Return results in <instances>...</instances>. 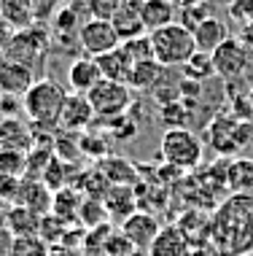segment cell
<instances>
[{"instance_id": "1", "label": "cell", "mask_w": 253, "mask_h": 256, "mask_svg": "<svg viewBox=\"0 0 253 256\" xmlns=\"http://www.w3.org/2000/svg\"><path fill=\"white\" fill-rule=\"evenodd\" d=\"M65 100H67V89L57 84L54 78H38L22 98L27 119L32 122V127H43V130L59 127V114H62Z\"/></svg>"}, {"instance_id": "2", "label": "cell", "mask_w": 253, "mask_h": 256, "mask_svg": "<svg viewBox=\"0 0 253 256\" xmlns=\"http://www.w3.org/2000/svg\"><path fill=\"white\" fill-rule=\"evenodd\" d=\"M159 156L165 159V164L170 168L189 172L197 170L205 159V143L197 132H191L189 127L181 130H167L159 140Z\"/></svg>"}, {"instance_id": "3", "label": "cell", "mask_w": 253, "mask_h": 256, "mask_svg": "<svg viewBox=\"0 0 253 256\" xmlns=\"http://www.w3.org/2000/svg\"><path fill=\"white\" fill-rule=\"evenodd\" d=\"M154 44V60L165 68H181L197 52V38L189 27L173 22L156 32H148Z\"/></svg>"}, {"instance_id": "4", "label": "cell", "mask_w": 253, "mask_h": 256, "mask_svg": "<svg viewBox=\"0 0 253 256\" xmlns=\"http://www.w3.org/2000/svg\"><path fill=\"white\" fill-rule=\"evenodd\" d=\"M208 143L210 148L216 151L218 156H232L240 154L245 146L253 143V122L237 119V116H216L213 122L208 124Z\"/></svg>"}, {"instance_id": "5", "label": "cell", "mask_w": 253, "mask_h": 256, "mask_svg": "<svg viewBox=\"0 0 253 256\" xmlns=\"http://www.w3.org/2000/svg\"><path fill=\"white\" fill-rule=\"evenodd\" d=\"M51 49V32L46 30L43 24H32L27 30H16L8 40V49H5L3 57L5 60H13V62H22L27 68H35L40 65V60L49 54Z\"/></svg>"}, {"instance_id": "6", "label": "cell", "mask_w": 253, "mask_h": 256, "mask_svg": "<svg viewBox=\"0 0 253 256\" xmlns=\"http://www.w3.org/2000/svg\"><path fill=\"white\" fill-rule=\"evenodd\" d=\"M86 98L92 102L94 116H97L100 122H113V119H119V116H124L129 110V106H132V89L127 84H119V81L102 78Z\"/></svg>"}, {"instance_id": "7", "label": "cell", "mask_w": 253, "mask_h": 256, "mask_svg": "<svg viewBox=\"0 0 253 256\" xmlns=\"http://www.w3.org/2000/svg\"><path fill=\"white\" fill-rule=\"evenodd\" d=\"M251 62H253V57H251L248 46H245L240 38H227L213 52L216 76H221L227 84H232V81L237 84V81L251 70Z\"/></svg>"}, {"instance_id": "8", "label": "cell", "mask_w": 253, "mask_h": 256, "mask_svg": "<svg viewBox=\"0 0 253 256\" xmlns=\"http://www.w3.org/2000/svg\"><path fill=\"white\" fill-rule=\"evenodd\" d=\"M78 46L89 57H100L105 52H113L121 46V38L116 32L113 22L108 19H86L78 27Z\"/></svg>"}, {"instance_id": "9", "label": "cell", "mask_w": 253, "mask_h": 256, "mask_svg": "<svg viewBox=\"0 0 253 256\" xmlns=\"http://www.w3.org/2000/svg\"><path fill=\"white\" fill-rule=\"evenodd\" d=\"M121 232H124V238L132 243V248L148 251V248L154 246L156 234L162 232V224H159V218H156L154 213L135 210L127 221H121Z\"/></svg>"}, {"instance_id": "10", "label": "cell", "mask_w": 253, "mask_h": 256, "mask_svg": "<svg viewBox=\"0 0 253 256\" xmlns=\"http://www.w3.org/2000/svg\"><path fill=\"white\" fill-rule=\"evenodd\" d=\"M94 108L89 102L86 94H76V92H67V100L62 106V114H59V127L65 132H86L89 127L94 124Z\"/></svg>"}, {"instance_id": "11", "label": "cell", "mask_w": 253, "mask_h": 256, "mask_svg": "<svg viewBox=\"0 0 253 256\" xmlns=\"http://www.w3.org/2000/svg\"><path fill=\"white\" fill-rule=\"evenodd\" d=\"M35 70L32 68L22 65V62H13L0 57V94H16V98H24L27 89L35 84Z\"/></svg>"}, {"instance_id": "12", "label": "cell", "mask_w": 253, "mask_h": 256, "mask_svg": "<svg viewBox=\"0 0 253 256\" xmlns=\"http://www.w3.org/2000/svg\"><path fill=\"white\" fill-rule=\"evenodd\" d=\"M100 81H102L100 65H97V60L89 57V54L76 57L70 62V68H67V86H70V92H76V94H89Z\"/></svg>"}, {"instance_id": "13", "label": "cell", "mask_w": 253, "mask_h": 256, "mask_svg": "<svg viewBox=\"0 0 253 256\" xmlns=\"http://www.w3.org/2000/svg\"><path fill=\"white\" fill-rule=\"evenodd\" d=\"M0 19L16 30H27L38 22V3L35 0H0Z\"/></svg>"}, {"instance_id": "14", "label": "cell", "mask_w": 253, "mask_h": 256, "mask_svg": "<svg viewBox=\"0 0 253 256\" xmlns=\"http://www.w3.org/2000/svg\"><path fill=\"white\" fill-rule=\"evenodd\" d=\"M148 256H191V243L181 226H162Z\"/></svg>"}, {"instance_id": "15", "label": "cell", "mask_w": 253, "mask_h": 256, "mask_svg": "<svg viewBox=\"0 0 253 256\" xmlns=\"http://www.w3.org/2000/svg\"><path fill=\"white\" fill-rule=\"evenodd\" d=\"M102 202H105L108 216L116 218V221H127L135 210H140L138 208V194H135L132 186H111L108 194L102 197Z\"/></svg>"}, {"instance_id": "16", "label": "cell", "mask_w": 253, "mask_h": 256, "mask_svg": "<svg viewBox=\"0 0 253 256\" xmlns=\"http://www.w3.org/2000/svg\"><path fill=\"white\" fill-rule=\"evenodd\" d=\"M227 189L235 197L253 200V159L237 156L227 168Z\"/></svg>"}, {"instance_id": "17", "label": "cell", "mask_w": 253, "mask_h": 256, "mask_svg": "<svg viewBox=\"0 0 253 256\" xmlns=\"http://www.w3.org/2000/svg\"><path fill=\"white\" fill-rule=\"evenodd\" d=\"M94 60H97V65H100L102 78L119 81V84H127L129 73H132V68H135V62L129 60V54L121 49V46H119V49H113V52L100 54V57H94Z\"/></svg>"}, {"instance_id": "18", "label": "cell", "mask_w": 253, "mask_h": 256, "mask_svg": "<svg viewBox=\"0 0 253 256\" xmlns=\"http://www.w3.org/2000/svg\"><path fill=\"white\" fill-rule=\"evenodd\" d=\"M165 73H167V68H165V65H159L156 60L135 62L132 73H129L127 86L132 89V92H148V94H151L154 89H156V84H159V81L165 78Z\"/></svg>"}, {"instance_id": "19", "label": "cell", "mask_w": 253, "mask_h": 256, "mask_svg": "<svg viewBox=\"0 0 253 256\" xmlns=\"http://www.w3.org/2000/svg\"><path fill=\"white\" fill-rule=\"evenodd\" d=\"M140 19H143L146 32H156L162 27L178 22V8L170 0H146L140 8Z\"/></svg>"}, {"instance_id": "20", "label": "cell", "mask_w": 253, "mask_h": 256, "mask_svg": "<svg viewBox=\"0 0 253 256\" xmlns=\"http://www.w3.org/2000/svg\"><path fill=\"white\" fill-rule=\"evenodd\" d=\"M51 202H54V192L46 186L40 178H32V181H22V192H19V202L16 205H24L30 210L40 213H51Z\"/></svg>"}, {"instance_id": "21", "label": "cell", "mask_w": 253, "mask_h": 256, "mask_svg": "<svg viewBox=\"0 0 253 256\" xmlns=\"http://www.w3.org/2000/svg\"><path fill=\"white\" fill-rule=\"evenodd\" d=\"M194 38H197V49L200 52H210L213 54L224 40L229 38V27L227 22H221L218 16H208L205 22L194 30Z\"/></svg>"}, {"instance_id": "22", "label": "cell", "mask_w": 253, "mask_h": 256, "mask_svg": "<svg viewBox=\"0 0 253 256\" xmlns=\"http://www.w3.org/2000/svg\"><path fill=\"white\" fill-rule=\"evenodd\" d=\"M97 170L105 176V181L111 186H132L138 181V170L132 168V162L121 156H102Z\"/></svg>"}, {"instance_id": "23", "label": "cell", "mask_w": 253, "mask_h": 256, "mask_svg": "<svg viewBox=\"0 0 253 256\" xmlns=\"http://www.w3.org/2000/svg\"><path fill=\"white\" fill-rule=\"evenodd\" d=\"M40 221L43 216L24 205H13L11 208V216H8V234L11 238H30V234H38L40 232Z\"/></svg>"}, {"instance_id": "24", "label": "cell", "mask_w": 253, "mask_h": 256, "mask_svg": "<svg viewBox=\"0 0 253 256\" xmlns=\"http://www.w3.org/2000/svg\"><path fill=\"white\" fill-rule=\"evenodd\" d=\"M0 146L5 148H30L32 146V130L24 127L19 119L0 122Z\"/></svg>"}, {"instance_id": "25", "label": "cell", "mask_w": 253, "mask_h": 256, "mask_svg": "<svg viewBox=\"0 0 253 256\" xmlns=\"http://www.w3.org/2000/svg\"><path fill=\"white\" fill-rule=\"evenodd\" d=\"M194 108H197V100L181 98V100H175V102L162 106L159 119H162V124H165L167 130H181V127H186V124L191 122V110H194Z\"/></svg>"}, {"instance_id": "26", "label": "cell", "mask_w": 253, "mask_h": 256, "mask_svg": "<svg viewBox=\"0 0 253 256\" xmlns=\"http://www.w3.org/2000/svg\"><path fill=\"white\" fill-rule=\"evenodd\" d=\"M183 76L191 81H200V84H205L208 78H213L216 76V65H213V54L210 52H200L197 49L191 57L183 62Z\"/></svg>"}, {"instance_id": "27", "label": "cell", "mask_w": 253, "mask_h": 256, "mask_svg": "<svg viewBox=\"0 0 253 256\" xmlns=\"http://www.w3.org/2000/svg\"><path fill=\"white\" fill-rule=\"evenodd\" d=\"M111 22H113V27H116V32H119L121 44H124V40H129V38L146 36L143 19H140V14H135V11H119V14L111 19Z\"/></svg>"}, {"instance_id": "28", "label": "cell", "mask_w": 253, "mask_h": 256, "mask_svg": "<svg viewBox=\"0 0 253 256\" xmlns=\"http://www.w3.org/2000/svg\"><path fill=\"white\" fill-rule=\"evenodd\" d=\"M27 168V151L24 148H0V176L22 178Z\"/></svg>"}, {"instance_id": "29", "label": "cell", "mask_w": 253, "mask_h": 256, "mask_svg": "<svg viewBox=\"0 0 253 256\" xmlns=\"http://www.w3.org/2000/svg\"><path fill=\"white\" fill-rule=\"evenodd\" d=\"M8 256H49V243L40 234L11 238V254Z\"/></svg>"}, {"instance_id": "30", "label": "cell", "mask_w": 253, "mask_h": 256, "mask_svg": "<svg viewBox=\"0 0 253 256\" xmlns=\"http://www.w3.org/2000/svg\"><path fill=\"white\" fill-rule=\"evenodd\" d=\"M78 218L84 221L89 230H94V226H102L108 218V210H105V202L102 200H94V197H86L81 200V208H78Z\"/></svg>"}, {"instance_id": "31", "label": "cell", "mask_w": 253, "mask_h": 256, "mask_svg": "<svg viewBox=\"0 0 253 256\" xmlns=\"http://www.w3.org/2000/svg\"><path fill=\"white\" fill-rule=\"evenodd\" d=\"M121 49L129 54L132 62H146V60H154V44H151V36H138V38H129L121 44Z\"/></svg>"}, {"instance_id": "32", "label": "cell", "mask_w": 253, "mask_h": 256, "mask_svg": "<svg viewBox=\"0 0 253 256\" xmlns=\"http://www.w3.org/2000/svg\"><path fill=\"white\" fill-rule=\"evenodd\" d=\"M208 16H213V8H210V0H205V3H197V6H191V8H183V11H178V22H181L183 27H189L191 32L200 27Z\"/></svg>"}, {"instance_id": "33", "label": "cell", "mask_w": 253, "mask_h": 256, "mask_svg": "<svg viewBox=\"0 0 253 256\" xmlns=\"http://www.w3.org/2000/svg\"><path fill=\"white\" fill-rule=\"evenodd\" d=\"M89 19H111L119 14V0H86Z\"/></svg>"}, {"instance_id": "34", "label": "cell", "mask_w": 253, "mask_h": 256, "mask_svg": "<svg viewBox=\"0 0 253 256\" xmlns=\"http://www.w3.org/2000/svg\"><path fill=\"white\" fill-rule=\"evenodd\" d=\"M108 130H111V135L116 140H132L135 135H138V124L124 119V116H119V119L108 122Z\"/></svg>"}, {"instance_id": "35", "label": "cell", "mask_w": 253, "mask_h": 256, "mask_svg": "<svg viewBox=\"0 0 253 256\" xmlns=\"http://www.w3.org/2000/svg\"><path fill=\"white\" fill-rule=\"evenodd\" d=\"M19 192H22V178L0 176V197L8 200L11 205H16L19 202Z\"/></svg>"}, {"instance_id": "36", "label": "cell", "mask_w": 253, "mask_h": 256, "mask_svg": "<svg viewBox=\"0 0 253 256\" xmlns=\"http://www.w3.org/2000/svg\"><path fill=\"white\" fill-rule=\"evenodd\" d=\"M78 148L84 151V154H92V156H105V140L102 138H94L92 132H84V135H78Z\"/></svg>"}, {"instance_id": "37", "label": "cell", "mask_w": 253, "mask_h": 256, "mask_svg": "<svg viewBox=\"0 0 253 256\" xmlns=\"http://www.w3.org/2000/svg\"><path fill=\"white\" fill-rule=\"evenodd\" d=\"M19 110H24V102L16 94H0V114H3V119H19Z\"/></svg>"}, {"instance_id": "38", "label": "cell", "mask_w": 253, "mask_h": 256, "mask_svg": "<svg viewBox=\"0 0 253 256\" xmlns=\"http://www.w3.org/2000/svg\"><path fill=\"white\" fill-rule=\"evenodd\" d=\"M11 36H13V30H11V27L3 22V19H0V57L5 54V49H8V40H11Z\"/></svg>"}, {"instance_id": "39", "label": "cell", "mask_w": 253, "mask_h": 256, "mask_svg": "<svg viewBox=\"0 0 253 256\" xmlns=\"http://www.w3.org/2000/svg\"><path fill=\"white\" fill-rule=\"evenodd\" d=\"M11 202L8 200L0 197V232H5V226H8V216H11Z\"/></svg>"}, {"instance_id": "40", "label": "cell", "mask_w": 253, "mask_h": 256, "mask_svg": "<svg viewBox=\"0 0 253 256\" xmlns=\"http://www.w3.org/2000/svg\"><path fill=\"white\" fill-rule=\"evenodd\" d=\"M143 3H146V0H119V11H135V14H140Z\"/></svg>"}, {"instance_id": "41", "label": "cell", "mask_w": 253, "mask_h": 256, "mask_svg": "<svg viewBox=\"0 0 253 256\" xmlns=\"http://www.w3.org/2000/svg\"><path fill=\"white\" fill-rule=\"evenodd\" d=\"M170 3H173L178 11H183V8H191V6H197V3H205V0H170Z\"/></svg>"}, {"instance_id": "42", "label": "cell", "mask_w": 253, "mask_h": 256, "mask_svg": "<svg viewBox=\"0 0 253 256\" xmlns=\"http://www.w3.org/2000/svg\"><path fill=\"white\" fill-rule=\"evenodd\" d=\"M124 256H148V251H138V248H135V251H129V254H124Z\"/></svg>"}, {"instance_id": "43", "label": "cell", "mask_w": 253, "mask_h": 256, "mask_svg": "<svg viewBox=\"0 0 253 256\" xmlns=\"http://www.w3.org/2000/svg\"><path fill=\"white\" fill-rule=\"evenodd\" d=\"M248 102H251V114H253V89H248Z\"/></svg>"}, {"instance_id": "44", "label": "cell", "mask_w": 253, "mask_h": 256, "mask_svg": "<svg viewBox=\"0 0 253 256\" xmlns=\"http://www.w3.org/2000/svg\"><path fill=\"white\" fill-rule=\"evenodd\" d=\"M245 46H248V52H251V57H253V40H243Z\"/></svg>"}, {"instance_id": "45", "label": "cell", "mask_w": 253, "mask_h": 256, "mask_svg": "<svg viewBox=\"0 0 253 256\" xmlns=\"http://www.w3.org/2000/svg\"><path fill=\"white\" fill-rule=\"evenodd\" d=\"M240 256H253V254H251V251H243V254H240Z\"/></svg>"}, {"instance_id": "46", "label": "cell", "mask_w": 253, "mask_h": 256, "mask_svg": "<svg viewBox=\"0 0 253 256\" xmlns=\"http://www.w3.org/2000/svg\"><path fill=\"white\" fill-rule=\"evenodd\" d=\"M0 122H3V114H0Z\"/></svg>"}]
</instances>
